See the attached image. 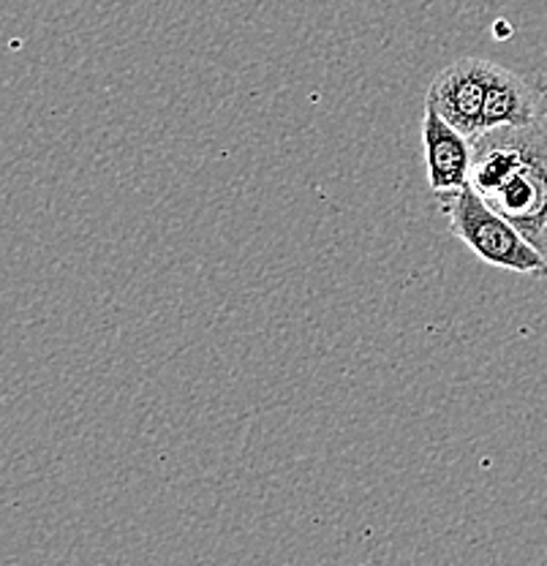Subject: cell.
<instances>
[{
    "label": "cell",
    "mask_w": 547,
    "mask_h": 566,
    "mask_svg": "<svg viewBox=\"0 0 547 566\" xmlns=\"http://www.w3.org/2000/svg\"><path fill=\"white\" fill-rule=\"evenodd\" d=\"M469 182L547 259V117L502 126L472 142Z\"/></svg>",
    "instance_id": "obj_1"
},
{
    "label": "cell",
    "mask_w": 547,
    "mask_h": 566,
    "mask_svg": "<svg viewBox=\"0 0 547 566\" xmlns=\"http://www.w3.org/2000/svg\"><path fill=\"white\" fill-rule=\"evenodd\" d=\"M441 210L450 218V229L461 243H466L482 262L493 268L512 270L547 279V259L537 251L504 216L487 208L472 182L455 191L436 193Z\"/></svg>",
    "instance_id": "obj_2"
},
{
    "label": "cell",
    "mask_w": 547,
    "mask_h": 566,
    "mask_svg": "<svg viewBox=\"0 0 547 566\" xmlns=\"http://www.w3.org/2000/svg\"><path fill=\"white\" fill-rule=\"evenodd\" d=\"M487 74H491V61L461 57L431 82L425 93V106L436 109L452 128L474 142L482 134Z\"/></svg>",
    "instance_id": "obj_3"
},
{
    "label": "cell",
    "mask_w": 547,
    "mask_h": 566,
    "mask_svg": "<svg viewBox=\"0 0 547 566\" xmlns=\"http://www.w3.org/2000/svg\"><path fill=\"white\" fill-rule=\"evenodd\" d=\"M422 145H425L428 182L433 193L466 186L472 169V139L452 128L431 106L422 112Z\"/></svg>",
    "instance_id": "obj_4"
},
{
    "label": "cell",
    "mask_w": 547,
    "mask_h": 566,
    "mask_svg": "<svg viewBox=\"0 0 547 566\" xmlns=\"http://www.w3.org/2000/svg\"><path fill=\"white\" fill-rule=\"evenodd\" d=\"M537 117H543L537 85L491 61L485 109H482V134L502 126H526Z\"/></svg>",
    "instance_id": "obj_5"
},
{
    "label": "cell",
    "mask_w": 547,
    "mask_h": 566,
    "mask_svg": "<svg viewBox=\"0 0 547 566\" xmlns=\"http://www.w3.org/2000/svg\"><path fill=\"white\" fill-rule=\"evenodd\" d=\"M537 93H539V106H543V115L547 117V76H537Z\"/></svg>",
    "instance_id": "obj_6"
}]
</instances>
